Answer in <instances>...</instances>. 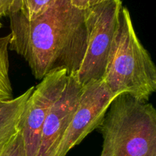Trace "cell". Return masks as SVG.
Wrapping results in <instances>:
<instances>
[{
  "instance_id": "6da1fadb",
  "label": "cell",
  "mask_w": 156,
  "mask_h": 156,
  "mask_svg": "<svg viewBox=\"0 0 156 156\" xmlns=\"http://www.w3.org/2000/svg\"><path fill=\"white\" fill-rule=\"evenodd\" d=\"M9 18V49L24 58L35 79L60 69L69 76L77 73L86 49L84 10L73 7L69 0H57L32 20L20 11Z\"/></svg>"
},
{
  "instance_id": "7a4b0ae2",
  "label": "cell",
  "mask_w": 156,
  "mask_h": 156,
  "mask_svg": "<svg viewBox=\"0 0 156 156\" xmlns=\"http://www.w3.org/2000/svg\"><path fill=\"white\" fill-rule=\"evenodd\" d=\"M114 95L149 101L156 91V67L142 44L127 8L120 10L117 33L102 79Z\"/></svg>"
},
{
  "instance_id": "3957f363",
  "label": "cell",
  "mask_w": 156,
  "mask_h": 156,
  "mask_svg": "<svg viewBox=\"0 0 156 156\" xmlns=\"http://www.w3.org/2000/svg\"><path fill=\"white\" fill-rule=\"evenodd\" d=\"M98 129L104 140L100 156H156V110L149 101L119 94Z\"/></svg>"
},
{
  "instance_id": "277c9868",
  "label": "cell",
  "mask_w": 156,
  "mask_h": 156,
  "mask_svg": "<svg viewBox=\"0 0 156 156\" xmlns=\"http://www.w3.org/2000/svg\"><path fill=\"white\" fill-rule=\"evenodd\" d=\"M122 7L121 0H109L84 10L86 49L76 73L82 86L103 79Z\"/></svg>"
},
{
  "instance_id": "5b68a950",
  "label": "cell",
  "mask_w": 156,
  "mask_h": 156,
  "mask_svg": "<svg viewBox=\"0 0 156 156\" xmlns=\"http://www.w3.org/2000/svg\"><path fill=\"white\" fill-rule=\"evenodd\" d=\"M68 76L66 69L49 73L34 87L27 99L19 124L25 156H37L41 131L46 117L63 92Z\"/></svg>"
},
{
  "instance_id": "8992f818",
  "label": "cell",
  "mask_w": 156,
  "mask_h": 156,
  "mask_svg": "<svg viewBox=\"0 0 156 156\" xmlns=\"http://www.w3.org/2000/svg\"><path fill=\"white\" fill-rule=\"evenodd\" d=\"M116 97L103 80L83 85L78 106L58 146L56 156H66L88 134L98 129Z\"/></svg>"
},
{
  "instance_id": "52a82bcc",
  "label": "cell",
  "mask_w": 156,
  "mask_h": 156,
  "mask_svg": "<svg viewBox=\"0 0 156 156\" xmlns=\"http://www.w3.org/2000/svg\"><path fill=\"white\" fill-rule=\"evenodd\" d=\"M82 91V85L76 73L69 75L63 92L46 117L37 156H56L58 146L78 106Z\"/></svg>"
},
{
  "instance_id": "ba28073f",
  "label": "cell",
  "mask_w": 156,
  "mask_h": 156,
  "mask_svg": "<svg viewBox=\"0 0 156 156\" xmlns=\"http://www.w3.org/2000/svg\"><path fill=\"white\" fill-rule=\"evenodd\" d=\"M34 87L21 95L0 102V149L19 131V124L24 107Z\"/></svg>"
},
{
  "instance_id": "9c48e42d",
  "label": "cell",
  "mask_w": 156,
  "mask_h": 156,
  "mask_svg": "<svg viewBox=\"0 0 156 156\" xmlns=\"http://www.w3.org/2000/svg\"><path fill=\"white\" fill-rule=\"evenodd\" d=\"M10 34L0 37V102L13 97L12 83L9 77V46Z\"/></svg>"
},
{
  "instance_id": "30bf717a",
  "label": "cell",
  "mask_w": 156,
  "mask_h": 156,
  "mask_svg": "<svg viewBox=\"0 0 156 156\" xmlns=\"http://www.w3.org/2000/svg\"><path fill=\"white\" fill-rule=\"evenodd\" d=\"M20 12L28 20L40 16L48 10L57 0H20Z\"/></svg>"
},
{
  "instance_id": "8fae6325",
  "label": "cell",
  "mask_w": 156,
  "mask_h": 156,
  "mask_svg": "<svg viewBox=\"0 0 156 156\" xmlns=\"http://www.w3.org/2000/svg\"><path fill=\"white\" fill-rule=\"evenodd\" d=\"M0 156H25L24 141L19 131L0 149Z\"/></svg>"
},
{
  "instance_id": "7c38bea8",
  "label": "cell",
  "mask_w": 156,
  "mask_h": 156,
  "mask_svg": "<svg viewBox=\"0 0 156 156\" xmlns=\"http://www.w3.org/2000/svg\"><path fill=\"white\" fill-rule=\"evenodd\" d=\"M21 9L20 0H0V28L2 27V18Z\"/></svg>"
},
{
  "instance_id": "4fadbf2b",
  "label": "cell",
  "mask_w": 156,
  "mask_h": 156,
  "mask_svg": "<svg viewBox=\"0 0 156 156\" xmlns=\"http://www.w3.org/2000/svg\"><path fill=\"white\" fill-rule=\"evenodd\" d=\"M106 1L109 0H69L73 7L82 11Z\"/></svg>"
}]
</instances>
